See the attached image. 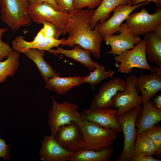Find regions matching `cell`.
<instances>
[{
  "mask_svg": "<svg viewBox=\"0 0 161 161\" xmlns=\"http://www.w3.org/2000/svg\"><path fill=\"white\" fill-rule=\"evenodd\" d=\"M94 11L93 9H73L69 14L62 33L65 35L68 32L69 35L61 46L73 47L75 45H79L84 49L90 50L93 56L98 59L101 57L100 44L103 38L96 24L93 30L90 27Z\"/></svg>",
  "mask_w": 161,
  "mask_h": 161,
  "instance_id": "cell-1",
  "label": "cell"
},
{
  "mask_svg": "<svg viewBox=\"0 0 161 161\" xmlns=\"http://www.w3.org/2000/svg\"><path fill=\"white\" fill-rule=\"evenodd\" d=\"M29 0H0V18L13 31L30 25L32 21L27 13Z\"/></svg>",
  "mask_w": 161,
  "mask_h": 161,
  "instance_id": "cell-2",
  "label": "cell"
},
{
  "mask_svg": "<svg viewBox=\"0 0 161 161\" xmlns=\"http://www.w3.org/2000/svg\"><path fill=\"white\" fill-rule=\"evenodd\" d=\"M84 137V149L100 151L110 147L116 139L117 133L98 124L83 119L78 123Z\"/></svg>",
  "mask_w": 161,
  "mask_h": 161,
  "instance_id": "cell-3",
  "label": "cell"
},
{
  "mask_svg": "<svg viewBox=\"0 0 161 161\" xmlns=\"http://www.w3.org/2000/svg\"><path fill=\"white\" fill-rule=\"evenodd\" d=\"M125 20L130 32L136 37L151 31L161 36V8L157 7L150 14L142 7L140 11L130 13Z\"/></svg>",
  "mask_w": 161,
  "mask_h": 161,
  "instance_id": "cell-4",
  "label": "cell"
},
{
  "mask_svg": "<svg viewBox=\"0 0 161 161\" xmlns=\"http://www.w3.org/2000/svg\"><path fill=\"white\" fill-rule=\"evenodd\" d=\"M52 106L48 113V125L51 134H55L61 126L67 124L72 121L78 123L83 119L78 112V106L66 101L61 103L56 101L52 97Z\"/></svg>",
  "mask_w": 161,
  "mask_h": 161,
  "instance_id": "cell-5",
  "label": "cell"
},
{
  "mask_svg": "<svg viewBox=\"0 0 161 161\" xmlns=\"http://www.w3.org/2000/svg\"><path fill=\"white\" fill-rule=\"evenodd\" d=\"M141 108L135 107L127 113L117 117L120 123L124 137V144L120 154L116 161H130L134 151L137 129L135 128L137 117Z\"/></svg>",
  "mask_w": 161,
  "mask_h": 161,
  "instance_id": "cell-6",
  "label": "cell"
},
{
  "mask_svg": "<svg viewBox=\"0 0 161 161\" xmlns=\"http://www.w3.org/2000/svg\"><path fill=\"white\" fill-rule=\"evenodd\" d=\"M145 42L143 39L131 50L123 52L120 55L114 57L117 72L129 74L132 69L137 67L152 72L151 67L148 64L145 52Z\"/></svg>",
  "mask_w": 161,
  "mask_h": 161,
  "instance_id": "cell-7",
  "label": "cell"
},
{
  "mask_svg": "<svg viewBox=\"0 0 161 161\" xmlns=\"http://www.w3.org/2000/svg\"><path fill=\"white\" fill-rule=\"evenodd\" d=\"M137 77L131 75L126 79V87L123 92H118L112 100L114 108H117V117L124 114L133 108L143 104L140 91L135 87Z\"/></svg>",
  "mask_w": 161,
  "mask_h": 161,
  "instance_id": "cell-8",
  "label": "cell"
},
{
  "mask_svg": "<svg viewBox=\"0 0 161 161\" xmlns=\"http://www.w3.org/2000/svg\"><path fill=\"white\" fill-rule=\"evenodd\" d=\"M27 13L34 23L40 24L44 21H48L61 30L64 28L69 16V13L56 10L50 4L45 2L30 4Z\"/></svg>",
  "mask_w": 161,
  "mask_h": 161,
  "instance_id": "cell-9",
  "label": "cell"
},
{
  "mask_svg": "<svg viewBox=\"0 0 161 161\" xmlns=\"http://www.w3.org/2000/svg\"><path fill=\"white\" fill-rule=\"evenodd\" d=\"M55 141L66 150L73 153L84 148V137L79 124L74 121L60 126L54 136Z\"/></svg>",
  "mask_w": 161,
  "mask_h": 161,
  "instance_id": "cell-10",
  "label": "cell"
},
{
  "mask_svg": "<svg viewBox=\"0 0 161 161\" xmlns=\"http://www.w3.org/2000/svg\"><path fill=\"white\" fill-rule=\"evenodd\" d=\"M150 3L146 1L143 3L134 4H121L116 7L113 10V15L106 21L101 23H97L98 30L102 38L114 33H118V30L123 22L134 10L143 5Z\"/></svg>",
  "mask_w": 161,
  "mask_h": 161,
  "instance_id": "cell-11",
  "label": "cell"
},
{
  "mask_svg": "<svg viewBox=\"0 0 161 161\" xmlns=\"http://www.w3.org/2000/svg\"><path fill=\"white\" fill-rule=\"evenodd\" d=\"M117 110L110 108L82 109L80 114L83 119L95 123L102 127L117 133L122 129L116 116Z\"/></svg>",
  "mask_w": 161,
  "mask_h": 161,
  "instance_id": "cell-12",
  "label": "cell"
},
{
  "mask_svg": "<svg viewBox=\"0 0 161 161\" xmlns=\"http://www.w3.org/2000/svg\"><path fill=\"white\" fill-rule=\"evenodd\" d=\"M125 80L117 77L103 83L97 93L93 98L90 108H104L114 107L113 97L119 91L123 92L125 89Z\"/></svg>",
  "mask_w": 161,
  "mask_h": 161,
  "instance_id": "cell-13",
  "label": "cell"
},
{
  "mask_svg": "<svg viewBox=\"0 0 161 161\" xmlns=\"http://www.w3.org/2000/svg\"><path fill=\"white\" fill-rule=\"evenodd\" d=\"M118 35H112L103 39L111 49L106 53L112 54L114 56L120 55L123 52L131 49L141 41L138 37L133 35L130 32L126 24L122 23L118 30Z\"/></svg>",
  "mask_w": 161,
  "mask_h": 161,
  "instance_id": "cell-14",
  "label": "cell"
},
{
  "mask_svg": "<svg viewBox=\"0 0 161 161\" xmlns=\"http://www.w3.org/2000/svg\"><path fill=\"white\" fill-rule=\"evenodd\" d=\"M41 145L39 154L40 159L43 161H69L73 153L63 148L55 141L52 135L45 136Z\"/></svg>",
  "mask_w": 161,
  "mask_h": 161,
  "instance_id": "cell-15",
  "label": "cell"
},
{
  "mask_svg": "<svg viewBox=\"0 0 161 161\" xmlns=\"http://www.w3.org/2000/svg\"><path fill=\"white\" fill-rule=\"evenodd\" d=\"M135 87L141 92L143 104L145 103L161 90V74L154 71L148 75L141 74L136 78Z\"/></svg>",
  "mask_w": 161,
  "mask_h": 161,
  "instance_id": "cell-16",
  "label": "cell"
},
{
  "mask_svg": "<svg viewBox=\"0 0 161 161\" xmlns=\"http://www.w3.org/2000/svg\"><path fill=\"white\" fill-rule=\"evenodd\" d=\"M143 104L136 120V135L145 132L161 121V109L155 106L153 101L150 99Z\"/></svg>",
  "mask_w": 161,
  "mask_h": 161,
  "instance_id": "cell-17",
  "label": "cell"
},
{
  "mask_svg": "<svg viewBox=\"0 0 161 161\" xmlns=\"http://www.w3.org/2000/svg\"><path fill=\"white\" fill-rule=\"evenodd\" d=\"M65 40L64 38L58 39L46 37L42 41L34 43L26 41L23 36H19L13 41L12 45L14 50L21 53H24L27 50L32 48L49 52L52 48L58 47Z\"/></svg>",
  "mask_w": 161,
  "mask_h": 161,
  "instance_id": "cell-18",
  "label": "cell"
},
{
  "mask_svg": "<svg viewBox=\"0 0 161 161\" xmlns=\"http://www.w3.org/2000/svg\"><path fill=\"white\" fill-rule=\"evenodd\" d=\"M84 78L78 76L66 77L54 76L45 81V88L59 94L64 95L73 87L79 86L85 83Z\"/></svg>",
  "mask_w": 161,
  "mask_h": 161,
  "instance_id": "cell-19",
  "label": "cell"
},
{
  "mask_svg": "<svg viewBox=\"0 0 161 161\" xmlns=\"http://www.w3.org/2000/svg\"><path fill=\"white\" fill-rule=\"evenodd\" d=\"M49 52L55 55L58 54L64 55L68 58L80 63L89 70L93 71L96 68L94 62L92 60L90 57L91 51L82 49L79 45H75L71 50L64 49L58 47L56 49H51Z\"/></svg>",
  "mask_w": 161,
  "mask_h": 161,
  "instance_id": "cell-20",
  "label": "cell"
},
{
  "mask_svg": "<svg viewBox=\"0 0 161 161\" xmlns=\"http://www.w3.org/2000/svg\"><path fill=\"white\" fill-rule=\"evenodd\" d=\"M131 3V0H103L97 8L94 11L89 22L91 29H94L98 21L100 23H102L108 19L111 12L117 6Z\"/></svg>",
  "mask_w": 161,
  "mask_h": 161,
  "instance_id": "cell-21",
  "label": "cell"
},
{
  "mask_svg": "<svg viewBox=\"0 0 161 161\" xmlns=\"http://www.w3.org/2000/svg\"><path fill=\"white\" fill-rule=\"evenodd\" d=\"M143 39L148 61L161 68V36L151 31L145 34Z\"/></svg>",
  "mask_w": 161,
  "mask_h": 161,
  "instance_id": "cell-22",
  "label": "cell"
},
{
  "mask_svg": "<svg viewBox=\"0 0 161 161\" xmlns=\"http://www.w3.org/2000/svg\"><path fill=\"white\" fill-rule=\"evenodd\" d=\"M114 150L110 146L100 151L86 150L83 148L74 152L69 161H109Z\"/></svg>",
  "mask_w": 161,
  "mask_h": 161,
  "instance_id": "cell-23",
  "label": "cell"
},
{
  "mask_svg": "<svg viewBox=\"0 0 161 161\" xmlns=\"http://www.w3.org/2000/svg\"><path fill=\"white\" fill-rule=\"evenodd\" d=\"M46 51L39 50L37 49H30L24 53L36 64L42 78L45 81L47 79L55 76H60L55 70H53L49 63L45 61L43 56Z\"/></svg>",
  "mask_w": 161,
  "mask_h": 161,
  "instance_id": "cell-24",
  "label": "cell"
},
{
  "mask_svg": "<svg viewBox=\"0 0 161 161\" xmlns=\"http://www.w3.org/2000/svg\"><path fill=\"white\" fill-rule=\"evenodd\" d=\"M156 150L155 143L145 132L136 135L134 151L130 161L145 155H154Z\"/></svg>",
  "mask_w": 161,
  "mask_h": 161,
  "instance_id": "cell-25",
  "label": "cell"
},
{
  "mask_svg": "<svg viewBox=\"0 0 161 161\" xmlns=\"http://www.w3.org/2000/svg\"><path fill=\"white\" fill-rule=\"evenodd\" d=\"M19 53L13 50L5 60L0 61V83L5 82L8 76L14 75L19 65Z\"/></svg>",
  "mask_w": 161,
  "mask_h": 161,
  "instance_id": "cell-26",
  "label": "cell"
},
{
  "mask_svg": "<svg viewBox=\"0 0 161 161\" xmlns=\"http://www.w3.org/2000/svg\"><path fill=\"white\" fill-rule=\"evenodd\" d=\"M94 64L95 69L84 78L85 83H88L92 90H94L96 86L105 79L111 77L114 73L112 70L106 71L104 67L96 62H94Z\"/></svg>",
  "mask_w": 161,
  "mask_h": 161,
  "instance_id": "cell-27",
  "label": "cell"
},
{
  "mask_svg": "<svg viewBox=\"0 0 161 161\" xmlns=\"http://www.w3.org/2000/svg\"><path fill=\"white\" fill-rule=\"evenodd\" d=\"M145 133L155 143L157 148L154 156L161 158V127L157 124L147 130Z\"/></svg>",
  "mask_w": 161,
  "mask_h": 161,
  "instance_id": "cell-28",
  "label": "cell"
},
{
  "mask_svg": "<svg viewBox=\"0 0 161 161\" xmlns=\"http://www.w3.org/2000/svg\"><path fill=\"white\" fill-rule=\"evenodd\" d=\"M42 24L44 26L42 29L46 37L58 39L60 35L62 33V30L58 29L50 22L44 21Z\"/></svg>",
  "mask_w": 161,
  "mask_h": 161,
  "instance_id": "cell-29",
  "label": "cell"
},
{
  "mask_svg": "<svg viewBox=\"0 0 161 161\" xmlns=\"http://www.w3.org/2000/svg\"><path fill=\"white\" fill-rule=\"evenodd\" d=\"M103 0H73V9H82L87 7L88 10L93 9L99 6Z\"/></svg>",
  "mask_w": 161,
  "mask_h": 161,
  "instance_id": "cell-30",
  "label": "cell"
},
{
  "mask_svg": "<svg viewBox=\"0 0 161 161\" xmlns=\"http://www.w3.org/2000/svg\"><path fill=\"white\" fill-rule=\"evenodd\" d=\"M8 29V28H0V61L4 58H7L13 50L8 44L1 40L3 34Z\"/></svg>",
  "mask_w": 161,
  "mask_h": 161,
  "instance_id": "cell-31",
  "label": "cell"
},
{
  "mask_svg": "<svg viewBox=\"0 0 161 161\" xmlns=\"http://www.w3.org/2000/svg\"><path fill=\"white\" fill-rule=\"evenodd\" d=\"M61 11L70 13L73 9V0H54Z\"/></svg>",
  "mask_w": 161,
  "mask_h": 161,
  "instance_id": "cell-32",
  "label": "cell"
},
{
  "mask_svg": "<svg viewBox=\"0 0 161 161\" xmlns=\"http://www.w3.org/2000/svg\"><path fill=\"white\" fill-rule=\"evenodd\" d=\"M8 145L6 141L0 138V158L4 160H7L10 157V151Z\"/></svg>",
  "mask_w": 161,
  "mask_h": 161,
  "instance_id": "cell-33",
  "label": "cell"
},
{
  "mask_svg": "<svg viewBox=\"0 0 161 161\" xmlns=\"http://www.w3.org/2000/svg\"><path fill=\"white\" fill-rule=\"evenodd\" d=\"M145 1L152 2L155 4L157 7L161 8V0H132L131 4H137Z\"/></svg>",
  "mask_w": 161,
  "mask_h": 161,
  "instance_id": "cell-34",
  "label": "cell"
},
{
  "mask_svg": "<svg viewBox=\"0 0 161 161\" xmlns=\"http://www.w3.org/2000/svg\"><path fill=\"white\" fill-rule=\"evenodd\" d=\"M46 37L44 32L42 28L38 32L33 40L31 42L32 43H36L43 40Z\"/></svg>",
  "mask_w": 161,
  "mask_h": 161,
  "instance_id": "cell-35",
  "label": "cell"
},
{
  "mask_svg": "<svg viewBox=\"0 0 161 161\" xmlns=\"http://www.w3.org/2000/svg\"><path fill=\"white\" fill-rule=\"evenodd\" d=\"M44 2L49 3L56 10L61 11L60 9L54 0H36V3L35 4H40Z\"/></svg>",
  "mask_w": 161,
  "mask_h": 161,
  "instance_id": "cell-36",
  "label": "cell"
},
{
  "mask_svg": "<svg viewBox=\"0 0 161 161\" xmlns=\"http://www.w3.org/2000/svg\"><path fill=\"white\" fill-rule=\"evenodd\" d=\"M161 160L154 158L151 155H147L134 160V161H161Z\"/></svg>",
  "mask_w": 161,
  "mask_h": 161,
  "instance_id": "cell-37",
  "label": "cell"
},
{
  "mask_svg": "<svg viewBox=\"0 0 161 161\" xmlns=\"http://www.w3.org/2000/svg\"><path fill=\"white\" fill-rule=\"evenodd\" d=\"M153 102L155 106L158 109H161V95H157L154 99Z\"/></svg>",
  "mask_w": 161,
  "mask_h": 161,
  "instance_id": "cell-38",
  "label": "cell"
},
{
  "mask_svg": "<svg viewBox=\"0 0 161 161\" xmlns=\"http://www.w3.org/2000/svg\"><path fill=\"white\" fill-rule=\"evenodd\" d=\"M152 72H155L159 74H161V68L158 66H154L151 67Z\"/></svg>",
  "mask_w": 161,
  "mask_h": 161,
  "instance_id": "cell-39",
  "label": "cell"
},
{
  "mask_svg": "<svg viewBox=\"0 0 161 161\" xmlns=\"http://www.w3.org/2000/svg\"><path fill=\"white\" fill-rule=\"evenodd\" d=\"M30 4H34L36 1V0H29Z\"/></svg>",
  "mask_w": 161,
  "mask_h": 161,
  "instance_id": "cell-40",
  "label": "cell"
},
{
  "mask_svg": "<svg viewBox=\"0 0 161 161\" xmlns=\"http://www.w3.org/2000/svg\"></svg>",
  "mask_w": 161,
  "mask_h": 161,
  "instance_id": "cell-41",
  "label": "cell"
}]
</instances>
